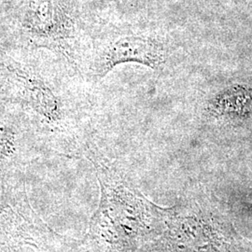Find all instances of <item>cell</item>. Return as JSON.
<instances>
[{"label": "cell", "mask_w": 252, "mask_h": 252, "mask_svg": "<svg viewBox=\"0 0 252 252\" xmlns=\"http://www.w3.org/2000/svg\"><path fill=\"white\" fill-rule=\"evenodd\" d=\"M167 56V47L159 40L127 36L111 42L102 51L95 62V72L102 78L124 63H140L158 69L165 63Z\"/></svg>", "instance_id": "1"}]
</instances>
